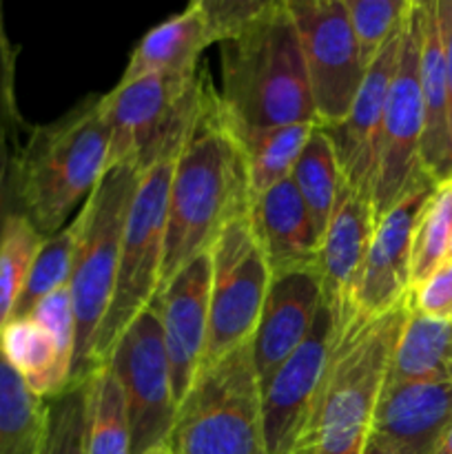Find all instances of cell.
<instances>
[{"mask_svg":"<svg viewBox=\"0 0 452 454\" xmlns=\"http://www.w3.org/2000/svg\"><path fill=\"white\" fill-rule=\"evenodd\" d=\"M408 306L428 317L452 319V257L441 262L424 282L410 288Z\"/></svg>","mask_w":452,"mask_h":454,"instance_id":"obj_34","label":"cell"},{"mask_svg":"<svg viewBox=\"0 0 452 454\" xmlns=\"http://www.w3.org/2000/svg\"><path fill=\"white\" fill-rule=\"evenodd\" d=\"M408 315V297L388 313L357 317L337 337L304 430L288 454H362Z\"/></svg>","mask_w":452,"mask_h":454,"instance_id":"obj_4","label":"cell"},{"mask_svg":"<svg viewBox=\"0 0 452 454\" xmlns=\"http://www.w3.org/2000/svg\"><path fill=\"white\" fill-rule=\"evenodd\" d=\"M105 364L113 368L122 386L131 424V454H144L167 443L177 403L155 304L129 324Z\"/></svg>","mask_w":452,"mask_h":454,"instance_id":"obj_10","label":"cell"},{"mask_svg":"<svg viewBox=\"0 0 452 454\" xmlns=\"http://www.w3.org/2000/svg\"><path fill=\"white\" fill-rule=\"evenodd\" d=\"M16 67L18 47L9 38L3 4H0V229H3V222L9 213V202H12L13 164H16L18 149L22 145L20 131L25 124L20 109H18Z\"/></svg>","mask_w":452,"mask_h":454,"instance_id":"obj_28","label":"cell"},{"mask_svg":"<svg viewBox=\"0 0 452 454\" xmlns=\"http://www.w3.org/2000/svg\"><path fill=\"white\" fill-rule=\"evenodd\" d=\"M202 3L215 34V43L220 44L251 25L269 0H202Z\"/></svg>","mask_w":452,"mask_h":454,"instance_id":"obj_35","label":"cell"},{"mask_svg":"<svg viewBox=\"0 0 452 454\" xmlns=\"http://www.w3.org/2000/svg\"><path fill=\"white\" fill-rule=\"evenodd\" d=\"M335 341L331 313L322 304L304 344L261 388V424L269 454H288L295 446L313 411Z\"/></svg>","mask_w":452,"mask_h":454,"instance_id":"obj_12","label":"cell"},{"mask_svg":"<svg viewBox=\"0 0 452 454\" xmlns=\"http://www.w3.org/2000/svg\"><path fill=\"white\" fill-rule=\"evenodd\" d=\"M91 411H89V454H131V424L122 386L109 364L89 375Z\"/></svg>","mask_w":452,"mask_h":454,"instance_id":"obj_27","label":"cell"},{"mask_svg":"<svg viewBox=\"0 0 452 454\" xmlns=\"http://www.w3.org/2000/svg\"><path fill=\"white\" fill-rule=\"evenodd\" d=\"M452 424V381H386L372 434L410 454H430Z\"/></svg>","mask_w":452,"mask_h":454,"instance_id":"obj_18","label":"cell"},{"mask_svg":"<svg viewBox=\"0 0 452 454\" xmlns=\"http://www.w3.org/2000/svg\"><path fill=\"white\" fill-rule=\"evenodd\" d=\"M208 257L211 304L202 368L253 340L273 279L248 213L220 231L208 248Z\"/></svg>","mask_w":452,"mask_h":454,"instance_id":"obj_8","label":"cell"},{"mask_svg":"<svg viewBox=\"0 0 452 454\" xmlns=\"http://www.w3.org/2000/svg\"><path fill=\"white\" fill-rule=\"evenodd\" d=\"M434 186L437 182L424 171L375 224L357 291V315L362 317L388 313L410 293L412 233Z\"/></svg>","mask_w":452,"mask_h":454,"instance_id":"obj_14","label":"cell"},{"mask_svg":"<svg viewBox=\"0 0 452 454\" xmlns=\"http://www.w3.org/2000/svg\"><path fill=\"white\" fill-rule=\"evenodd\" d=\"M362 454H410V452H406L403 448L394 446L393 442L379 437V434L370 433V437H368V442H366V446H363Z\"/></svg>","mask_w":452,"mask_h":454,"instance_id":"obj_37","label":"cell"},{"mask_svg":"<svg viewBox=\"0 0 452 454\" xmlns=\"http://www.w3.org/2000/svg\"><path fill=\"white\" fill-rule=\"evenodd\" d=\"M248 215L273 278L317 269L319 238L292 177L260 195Z\"/></svg>","mask_w":452,"mask_h":454,"instance_id":"obj_19","label":"cell"},{"mask_svg":"<svg viewBox=\"0 0 452 454\" xmlns=\"http://www.w3.org/2000/svg\"><path fill=\"white\" fill-rule=\"evenodd\" d=\"M0 357L44 402L71 384L74 364L60 353L51 333L29 315L9 319L0 328Z\"/></svg>","mask_w":452,"mask_h":454,"instance_id":"obj_22","label":"cell"},{"mask_svg":"<svg viewBox=\"0 0 452 454\" xmlns=\"http://www.w3.org/2000/svg\"><path fill=\"white\" fill-rule=\"evenodd\" d=\"M408 4L410 0H346L363 69L397 34Z\"/></svg>","mask_w":452,"mask_h":454,"instance_id":"obj_33","label":"cell"},{"mask_svg":"<svg viewBox=\"0 0 452 454\" xmlns=\"http://www.w3.org/2000/svg\"><path fill=\"white\" fill-rule=\"evenodd\" d=\"M421 102H424V137L421 167L434 182L452 177V133L448 111V74L439 27L437 0L424 3L419 56Z\"/></svg>","mask_w":452,"mask_h":454,"instance_id":"obj_21","label":"cell"},{"mask_svg":"<svg viewBox=\"0 0 452 454\" xmlns=\"http://www.w3.org/2000/svg\"><path fill=\"white\" fill-rule=\"evenodd\" d=\"M291 177L300 191L301 202L308 211L315 233L322 244L323 231H326L328 220L332 215L341 184L339 164H337L335 151H332V145L323 129L317 127L310 133Z\"/></svg>","mask_w":452,"mask_h":454,"instance_id":"obj_25","label":"cell"},{"mask_svg":"<svg viewBox=\"0 0 452 454\" xmlns=\"http://www.w3.org/2000/svg\"><path fill=\"white\" fill-rule=\"evenodd\" d=\"M144 454H173V452H171V446H168V443H162V446L151 448V450L144 452Z\"/></svg>","mask_w":452,"mask_h":454,"instance_id":"obj_39","label":"cell"},{"mask_svg":"<svg viewBox=\"0 0 452 454\" xmlns=\"http://www.w3.org/2000/svg\"><path fill=\"white\" fill-rule=\"evenodd\" d=\"M91 380L71 381L58 397L47 399L38 454H89Z\"/></svg>","mask_w":452,"mask_h":454,"instance_id":"obj_30","label":"cell"},{"mask_svg":"<svg viewBox=\"0 0 452 454\" xmlns=\"http://www.w3.org/2000/svg\"><path fill=\"white\" fill-rule=\"evenodd\" d=\"M308 74L319 129L344 122L363 69L346 0H288Z\"/></svg>","mask_w":452,"mask_h":454,"instance_id":"obj_11","label":"cell"},{"mask_svg":"<svg viewBox=\"0 0 452 454\" xmlns=\"http://www.w3.org/2000/svg\"><path fill=\"white\" fill-rule=\"evenodd\" d=\"M439 27H441L443 53H446L448 74V111H450V133H452V0H437Z\"/></svg>","mask_w":452,"mask_h":454,"instance_id":"obj_36","label":"cell"},{"mask_svg":"<svg viewBox=\"0 0 452 454\" xmlns=\"http://www.w3.org/2000/svg\"><path fill=\"white\" fill-rule=\"evenodd\" d=\"M424 3L410 0L401 22V47L397 69L390 84L377 149L372 213L375 224L406 193L408 186L424 173L421 137H424V102H421L419 56Z\"/></svg>","mask_w":452,"mask_h":454,"instance_id":"obj_9","label":"cell"},{"mask_svg":"<svg viewBox=\"0 0 452 454\" xmlns=\"http://www.w3.org/2000/svg\"><path fill=\"white\" fill-rule=\"evenodd\" d=\"M215 44V34L208 22L202 0L186 4L182 12L155 25L142 35L120 75V82L167 75V78H193L198 60L207 47Z\"/></svg>","mask_w":452,"mask_h":454,"instance_id":"obj_20","label":"cell"},{"mask_svg":"<svg viewBox=\"0 0 452 454\" xmlns=\"http://www.w3.org/2000/svg\"><path fill=\"white\" fill-rule=\"evenodd\" d=\"M315 129H317L315 124L238 129L244 162H246L251 204L275 184L291 177L295 162Z\"/></svg>","mask_w":452,"mask_h":454,"instance_id":"obj_24","label":"cell"},{"mask_svg":"<svg viewBox=\"0 0 452 454\" xmlns=\"http://www.w3.org/2000/svg\"><path fill=\"white\" fill-rule=\"evenodd\" d=\"M430 454H452V424L448 426V430L443 433V437L439 439V443Z\"/></svg>","mask_w":452,"mask_h":454,"instance_id":"obj_38","label":"cell"},{"mask_svg":"<svg viewBox=\"0 0 452 454\" xmlns=\"http://www.w3.org/2000/svg\"><path fill=\"white\" fill-rule=\"evenodd\" d=\"M162 326L164 350L175 403L189 395L199 368L208 335V304H211V257L208 251L182 266L153 300Z\"/></svg>","mask_w":452,"mask_h":454,"instance_id":"obj_15","label":"cell"},{"mask_svg":"<svg viewBox=\"0 0 452 454\" xmlns=\"http://www.w3.org/2000/svg\"><path fill=\"white\" fill-rule=\"evenodd\" d=\"M44 235L20 213H7L0 229V328L13 317Z\"/></svg>","mask_w":452,"mask_h":454,"instance_id":"obj_29","label":"cell"},{"mask_svg":"<svg viewBox=\"0 0 452 454\" xmlns=\"http://www.w3.org/2000/svg\"><path fill=\"white\" fill-rule=\"evenodd\" d=\"M372 233L375 213L370 200L341 180L317 257L322 304L331 313L337 337L357 317V291Z\"/></svg>","mask_w":452,"mask_h":454,"instance_id":"obj_13","label":"cell"},{"mask_svg":"<svg viewBox=\"0 0 452 454\" xmlns=\"http://www.w3.org/2000/svg\"><path fill=\"white\" fill-rule=\"evenodd\" d=\"M448 257H452V242H450V255H448Z\"/></svg>","mask_w":452,"mask_h":454,"instance_id":"obj_40","label":"cell"},{"mask_svg":"<svg viewBox=\"0 0 452 454\" xmlns=\"http://www.w3.org/2000/svg\"><path fill=\"white\" fill-rule=\"evenodd\" d=\"M167 443L173 454H269L251 341L199 368Z\"/></svg>","mask_w":452,"mask_h":454,"instance_id":"obj_6","label":"cell"},{"mask_svg":"<svg viewBox=\"0 0 452 454\" xmlns=\"http://www.w3.org/2000/svg\"><path fill=\"white\" fill-rule=\"evenodd\" d=\"M47 402L0 357V454H38Z\"/></svg>","mask_w":452,"mask_h":454,"instance_id":"obj_26","label":"cell"},{"mask_svg":"<svg viewBox=\"0 0 452 454\" xmlns=\"http://www.w3.org/2000/svg\"><path fill=\"white\" fill-rule=\"evenodd\" d=\"M78 220L74 217L65 229L43 239V247H40L34 264H31L29 278H27L25 291L18 300L13 317H27L40 300L69 286L71 273H74L75 248H78Z\"/></svg>","mask_w":452,"mask_h":454,"instance_id":"obj_32","label":"cell"},{"mask_svg":"<svg viewBox=\"0 0 452 454\" xmlns=\"http://www.w3.org/2000/svg\"><path fill=\"white\" fill-rule=\"evenodd\" d=\"M399 47H401V27L366 69L344 122L323 129L335 151L341 180L368 200L375 184L381 122H384L386 102H388L390 84L397 69Z\"/></svg>","mask_w":452,"mask_h":454,"instance_id":"obj_16","label":"cell"},{"mask_svg":"<svg viewBox=\"0 0 452 454\" xmlns=\"http://www.w3.org/2000/svg\"><path fill=\"white\" fill-rule=\"evenodd\" d=\"M452 242V177L437 182L417 217L412 233L410 288L424 282L450 255Z\"/></svg>","mask_w":452,"mask_h":454,"instance_id":"obj_31","label":"cell"},{"mask_svg":"<svg viewBox=\"0 0 452 454\" xmlns=\"http://www.w3.org/2000/svg\"><path fill=\"white\" fill-rule=\"evenodd\" d=\"M386 381H452V319L408 306Z\"/></svg>","mask_w":452,"mask_h":454,"instance_id":"obj_23","label":"cell"},{"mask_svg":"<svg viewBox=\"0 0 452 454\" xmlns=\"http://www.w3.org/2000/svg\"><path fill=\"white\" fill-rule=\"evenodd\" d=\"M109 171L105 98L89 96L65 115L35 124L18 149L9 213L25 215L40 233H58Z\"/></svg>","mask_w":452,"mask_h":454,"instance_id":"obj_2","label":"cell"},{"mask_svg":"<svg viewBox=\"0 0 452 454\" xmlns=\"http://www.w3.org/2000/svg\"><path fill=\"white\" fill-rule=\"evenodd\" d=\"M175 158L177 155L160 158L140 168L124 224L113 297L93 344V371L106 362L129 324L149 309L158 295L164 262L168 186Z\"/></svg>","mask_w":452,"mask_h":454,"instance_id":"obj_7","label":"cell"},{"mask_svg":"<svg viewBox=\"0 0 452 454\" xmlns=\"http://www.w3.org/2000/svg\"><path fill=\"white\" fill-rule=\"evenodd\" d=\"M319 309L322 284L317 269L292 270L270 279L260 322L251 340L260 388H264L277 368L304 344L313 331Z\"/></svg>","mask_w":452,"mask_h":454,"instance_id":"obj_17","label":"cell"},{"mask_svg":"<svg viewBox=\"0 0 452 454\" xmlns=\"http://www.w3.org/2000/svg\"><path fill=\"white\" fill-rule=\"evenodd\" d=\"M220 98L235 127H319L288 0H269L251 25L220 43Z\"/></svg>","mask_w":452,"mask_h":454,"instance_id":"obj_3","label":"cell"},{"mask_svg":"<svg viewBox=\"0 0 452 454\" xmlns=\"http://www.w3.org/2000/svg\"><path fill=\"white\" fill-rule=\"evenodd\" d=\"M248 211L251 195L238 129L204 74L193 122L173 162L160 286L207 253L220 231Z\"/></svg>","mask_w":452,"mask_h":454,"instance_id":"obj_1","label":"cell"},{"mask_svg":"<svg viewBox=\"0 0 452 454\" xmlns=\"http://www.w3.org/2000/svg\"><path fill=\"white\" fill-rule=\"evenodd\" d=\"M140 168L122 164L102 176L78 215V248L69 279L75 317V357L71 381L87 380L93 371V344L106 317L118 278L120 247Z\"/></svg>","mask_w":452,"mask_h":454,"instance_id":"obj_5","label":"cell"}]
</instances>
